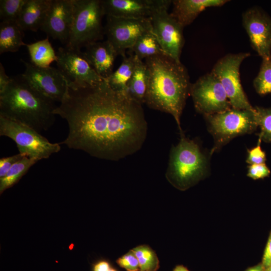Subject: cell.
Returning <instances> with one entry per match:
<instances>
[{
	"label": "cell",
	"mask_w": 271,
	"mask_h": 271,
	"mask_svg": "<svg viewBox=\"0 0 271 271\" xmlns=\"http://www.w3.org/2000/svg\"><path fill=\"white\" fill-rule=\"evenodd\" d=\"M108 271H117L115 269L111 267Z\"/></svg>",
	"instance_id": "obj_40"
},
{
	"label": "cell",
	"mask_w": 271,
	"mask_h": 271,
	"mask_svg": "<svg viewBox=\"0 0 271 271\" xmlns=\"http://www.w3.org/2000/svg\"><path fill=\"white\" fill-rule=\"evenodd\" d=\"M54 113L68 126L60 145L100 159L115 161L131 155L141 149L147 136L142 104L115 91L106 79L93 86L67 83Z\"/></svg>",
	"instance_id": "obj_1"
},
{
	"label": "cell",
	"mask_w": 271,
	"mask_h": 271,
	"mask_svg": "<svg viewBox=\"0 0 271 271\" xmlns=\"http://www.w3.org/2000/svg\"><path fill=\"white\" fill-rule=\"evenodd\" d=\"M245 271H265V269L261 263L250 267Z\"/></svg>",
	"instance_id": "obj_37"
},
{
	"label": "cell",
	"mask_w": 271,
	"mask_h": 271,
	"mask_svg": "<svg viewBox=\"0 0 271 271\" xmlns=\"http://www.w3.org/2000/svg\"><path fill=\"white\" fill-rule=\"evenodd\" d=\"M23 30L17 21H2L0 24V54L15 52L26 45Z\"/></svg>",
	"instance_id": "obj_21"
},
{
	"label": "cell",
	"mask_w": 271,
	"mask_h": 271,
	"mask_svg": "<svg viewBox=\"0 0 271 271\" xmlns=\"http://www.w3.org/2000/svg\"><path fill=\"white\" fill-rule=\"evenodd\" d=\"M105 15L102 0H74L73 21L66 47L78 50L102 40Z\"/></svg>",
	"instance_id": "obj_5"
},
{
	"label": "cell",
	"mask_w": 271,
	"mask_h": 271,
	"mask_svg": "<svg viewBox=\"0 0 271 271\" xmlns=\"http://www.w3.org/2000/svg\"><path fill=\"white\" fill-rule=\"evenodd\" d=\"M83 52L85 58L100 76L106 79L113 72V63L117 54L107 40L88 45Z\"/></svg>",
	"instance_id": "obj_17"
},
{
	"label": "cell",
	"mask_w": 271,
	"mask_h": 271,
	"mask_svg": "<svg viewBox=\"0 0 271 271\" xmlns=\"http://www.w3.org/2000/svg\"><path fill=\"white\" fill-rule=\"evenodd\" d=\"M57 56L58 69L68 83L93 86L105 79L96 73L81 50L60 47Z\"/></svg>",
	"instance_id": "obj_11"
},
{
	"label": "cell",
	"mask_w": 271,
	"mask_h": 271,
	"mask_svg": "<svg viewBox=\"0 0 271 271\" xmlns=\"http://www.w3.org/2000/svg\"><path fill=\"white\" fill-rule=\"evenodd\" d=\"M136 57L133 71L127 84V93L132 99L143 104L145 102L149 72L145 62Z\"/></svg>",
	"instance_id": "obj_20"
},
{
	"label": "cell",
	"mask_w": 271,
	"mask_h": 271,
	"mask_svg": "<svg viewBox=\"0 0 271 271\" xmlns=\"http://www.w3.org/2000/svg\"><path fill=\"white\" fill-rule=\"evenodd\" d=\"M129 50L142 60L165 54L152 29L141 35Z\"/></svg>",
	"instance_id": "obj_24"
},
{
	"label": "cell",
	"mask_w": 271,
	"mask_h": 271,
	"mask_svg": "<svg viewBox=\"0 0 271 271\" xmlns=\"http://www.w3.org/2000/svg\"><path fill=\"white\" fill-rule=\"evenodd\" d=\"M12 80V78L7 75L2 63H0V94L5 91Z\"/></svg>",
	"instance_id": "obj_34"
},
{
	"label": "cell",
	"mask_w": 271,
	"mask_h": 271,
	"mask_svg": "<svg viewBox=\"0 0 271 271\" xmlns=\"http://www.w3.org/2000/svg\"><path fill=\"white\" fill-rule=\"evenodd\" d=\"M242 25L252 48L262 58H271V17L261 8L252 7L242 15Z\"/></svg>",
	"instance_id": "obj_14"
},
{
	"label": "cell",
	"mask_w": 271,
	"mask_h": 271,
	"mask_svg": "<svg viewBox=\"0 0 271 271\" xmlns=\"http://www.w3.org/2000/svg\"><path fill=\"white\" fill-rule=\"evenodd\" d=\"M38 162L25 156L14 164L6 176L0 179V194L17 184L29 169Z\"/></svg>",
	"instance_id": "obj_25"
},
{
	"label": "cell",
	"mask_w": 271,
	"mask_h": 271,
	"mask_svg": "<svg viewBox=\"0 0 271 271\" xmlns=\"http://www.w3.org/2000/svg\"><path fill=\"white\" fill-rule=\"evenodd\" d=\"M145 62L149 72L145 103L172 115L180 135L183 134L180 119L191 85L186 68L165 54L147 58Z\"/></svg>",
	"instance_id": "obj_2"
},
{
	"label": "cell",
	"mask_w": 271,
	"mask_h": 271,
	"mask_svg": "<svg viewBox=\"0 0 271 271\" xmlns=\"http://www.w3.org/2000/svg\"><path fill=\"white\" fill-rule=\"evenodd\" d=\"M262 264L265 269L271 265V233L269 234L264 249Z\"/></svg>",
	"instance_id": "obj_35"
},
{
	"label": "cell",
	"mask_w": 271,
	"mask_h": 271,
	"mask_svg": "<svg viewBox=\"0 0 271 271\" xmlns=\"http://www.w3.org/2000/svg\"><path fill=\"white\" fill-rule=\"evenodd\" d=\"M152 29L150 19L107 16L104 33L117 55L124 57L125 50H129L141 35Z\"/></svg>",
	"instance_id": "obj_10"
},
{
	"label": "cell",
	"mask_w": 271,
	"mask_h": 271,
	"mask_svg": "<svg viewBox=\"0 0 271 271\" xmlns=\"http://www.w3.org/2000/svg\"><path fill=\"white\" fill-rule=\"evenodd\" d=\"M26 0H1L0 19L2 21H17Z\"/></svg>",
	"instance_id": "obj_29"
},
{
	"label": "cell",
	"mask_w": 271,
	"mask_h": 271,
	"mask_svg": "<svg viewBox=\"0 0 271 271\" xmlns=\"http://www.w3.org/2000/svg\"><path fill=\"white\" fill-rule=\"evenodd\" d=\"M254 109L260 128L259 138L262 141L271 143V107L255 106Z\"/></svg>",
	"instance_id": "obj_28"
},
{
	"label": "cell",
	"mask_w": 271,
	"mask_h": 271,
	"mask_svg": "<svg viewBox=\"0 0 271 271\" xmlns=\"http://www.w3.org/2000/svg\"><path fill=\"white\" fill-rule=\"evenodd\" d=\"M208 164L198 144L183 134L171 149L166 176L175 187L185 190L205 175Z\"/></svg>",
	"instance_id": "obj_4"
},
{
	"label": "cell",
	"mask_w": 271,
	"mask_h": 271,
	"mask_svg": "<svg viewBox=\"0 0 271 271\" xmlns=\"http://www.w3.org/2000/svg\"><path fill=\"white\" fill-rule=\"evenodd\" d=\"M164 8L156 12L150 18L152 31L164 53L177 62L184 44L183 28Z\"/></svg>",
	"instance_id": "obj_12"
},
{
	"label": "cell",
	"mask_w": 271,
	"mask_h": 271,
	"mask_svg": "<svg viewBox=\"0 0 271 271\" xmlns=\"http://www.w3.org/2000/svg\"><path fill=\"white\" fill-rule=\"evenodd\" d=\"M270 173V170L265 163L252 164L248 167L247 176L253 180H258L269 176Z\"/></svg>",
	"instance_id": "obj_32"
},
{
	"label": "cell",
	"mask_w": 271,
	"mask_h": 271,
	"mask_svg": "<svg viewBox=\"0 0 271 271\" xmlns=\"http://www.w3.org/2000/svg\"><path fill=\"white\" fill-rule=\"evenodd\" d=\"M229 2L227 0H174L171 15L185 27L191 24L205 9L221 7Z\"/></svg>",
	"instance_id": "obj_18"
},
{
	"label": "cell",
	"mask_w": 271,
	"mask_h": 271,
	"mask_svg": "<svg viewBox=\"0 0 271 271\" xmlns=\"http://www.w3.org/2000/svg\"><path fill=\"white\" fill-rule=\"evenodd\" d=\"M136 255L140 271H157L160 262L155 251L149 246L140 245L131 249Z\"/></svg>",
	"instance_id": "obj_26"
},
{
	"label": "cell",
	"mask_w": 271,
	"mask_h": 271,
	"mask_svg": "<svg viewBox=\"0 0 271 271\" xmlns=\"http://www.w3.org/2000/svg\"><path fill=\"white\" fill-rule=\"evenodd\" d=\"M256 92L260 95L271 93V58L262 59L259 71L253 81Z\"/></svg>",
	"instance_id": "obj_27"
},
{
	"label": "cell",
	"mask_w": 271,
	"mask_h": 271,
	"mask_svg": "<svg viewBox=\"0 0 271 271\" xmlns=\"http://www.w3.org/2000/svg\"><path fill=\"white\" fill-rule=\"evenodd\" d=\"M118 68L106 79L110 87L115 91L127 94V84L132 75L136 61V56L131 54L123 57Z\"/></svg>",
	"instance_id": "obj_22"
},
{
	"label": "cell",
	"mask_w": 271,
	"mask_h": 271,
	"mask_svg": "<svg viewBox=\"0 0 271 271\" xmlns=\"http://www.w3.org/2000/svg\"><path fill=\"white\" fill-rule=\"evenodd\" d=\"M48 37L30 44H26L31 63L36 66L49 67L52 62L57 60V53Z\"/></svg>",
	"instance_id": "obj_23"
},
{
	"label": "cell",
	"mask_w": 271,
	"mask_h": 271,
	"mask_svg": "<svg viewBox=\"0 0 271 271\" xmlns=\"http://www.w3.org/2000/svg\"><path fill=\"white\" fill-rule=\"evenodd\" d=\"M204 117L208 123L209 130L214 139L215 145L211 153L233 138L251 133L258 127L255 109H238L231 107Z\"/></svg>",
	"instance_id": "obj_6"
},
{
	"label": "cell",
	"mask_w": 271,
	"mask_h": 271,
	"mask_svg": "<svg viewBox=\"0 0 271 271\" xmlns=\"http://www.w3.org/2000/svg\"><path fill=\"white\" fill-rule=\"evenodd\" d=\"M248 52L228 54L219 59L211 72L224 89L232 108L253 110L242 88L239 69L242 62L250 56Z\"/></svg>",
	"instance_id": "obj_8"
},
{
	"label": "cell",
	"mask_w": 271,
	"mask_h": 271,
	"mask_svg": "<svg viewBox=\"0 0 271 271\" xmlns=\"http://www.w3.org/2000/svg\"><path fill=\"white\" fill-rule=\"evenodd\" d=\"M0 136L16 144L19 153L38 161L49 158L61 150L60 143H52L32 127L0 116Z\"/></svg>",
	"instance_id": "obj_7"
},
{
	"label": "cell",
	"mask_w": 271,
	"mask_h": 271,
	"mask_svg": "<svg viewBox=\"0 0 271 271\" xmlns=\"http://www.w3.org/2000/svg\"><path fill=\"white\" fill-rule=\"evenodd\" d=\"M25 70L23 78L37 91L53 101L60 102L66 92L67 82L60 71L49 67L42 68L21 59Z\"/></svg>",
	"instance_id": "obj_13"
},
{
	"label": "cell",
	"mask_w": 271,
	"mask_h": 271,
	"mask_svg": "<svg viewBox=\"0 0 271 271\" xmlns=\"http://www.w3.org/2000/svg\"><path fill=\"white\" fill-rule=\"evenodd\" d=\"M116 262L119 266L125 269L126 271L140 270L138 258L131 249L119 257Z\"/></svg>",
	"instance_id": "obj_30"
},
{
	"label": "cell",
	"mask_w": 271,
	"mask_h": 271,
	"mask_svg": "<svg viewBox=\"0 0 271 271\" xmlns=\"http://www.w3.org/2000/svg\"><path fill=\"white\" fill-rule=\"evenodd\" d=\"M111 268L109 263L105 260H101L95 263L93 271H108Z\"/></svg>",
	"instance_id": "obj_36"
},
{
	"label": "cell",
	"mask_w": 271,
	"mask_h": 271,
	"mask_svg": "<svg viewBox=\"0 0 271 271\" xmlns=\"http://www.w3.org/2000/svg\"><path fill=\"white\" fill-rule=\"evenodd\" d=\"M173 271H189V270L182 265H177Z\"/></svg>",
	"instance_id": "obj_38"
},
{
	"label": "cell",
	"mask_w": 271,
	"mask_h": 271,
	"mask_svg": "<svg viewBox=\"0 0 271 271\" xmlns=\"http://www.w3.org/2000/svg\"><path fill=\"white\" fill-rule=\"evenodd\" d=\"M261 140L258 138L257 144L254 148L248 150L246 162L249 165L265 163L266 161L265 153L261 149Z\"/></svg>",
	"instance_id": "obj_31"
},
{
	"label": "cell",
	"mask_w": 271,
	"mask_h": 271,
	"mask_svg": "<svg viewBox=\"0 0 271 271\" xmlns=\"http://www.w3.org/2000/svg\"><path fill=\"white\" fill-rule=\"evenodd\" d=\"M105 15L132 19H150L159 10L169 8L171 0H102Z\"/></svg>",
	"instance_id": "obj_16"
},
{
	"label": "cell",
	"mask_w": 271,
	"mask_h": 271,
	"mask_svg": "<svg viewBox=\"0 0 271 271\" xmlns=\"http://www.w3.org/2000/svg\"><path fill=\"white\" fill-rule=\"evenodd\" d=\"M138 271H140V270H138Z\"/></svg>",
	"instance_id": "obj_41"
},
{
	"label": "cell",
	"mask_w": 271,
	"mask_h": 271,
	"mask_svg": "<svg viewBox=\"0 0 271 271\" xmlns=\"http://www.w3.org/2000/svg\"><path fill=\"white\" fill-rule=\"evenodd\" d=\"M190 95L196 110L204 116L231 108L221 83L211 72L202 75L191 84Z\"/></svg>",
	"instance_id": "obj_9"
},
{
	"label": "cell",
	"mask_w": 271,
	"mask_h": 271,
	"mask_svg": "<svg viewBox=\"0 0 271 271\" xmlns=\"http://www.w3.org/2000/svg\"><path fill=\"white\" fill-rule=\"evenodd\" d=\"M74 0H52L40 29L54 39L68 42L73 21Z\"/></svg>",
	"instance_id": "obj_15"
},
{
	"label": "cell",
	"mask_w": 271,
	"mask_h": 271,
	"mask_svg": "<svg viewBox=\"0 0 271 271\" xmlns=\"http://www.w3.org/2000/svg\"><path fill=\"white\" fill-rule=\"evenodd\" d=\"M52 0H26L17 21L23 31L37 32L40 29Z\"/></svg>",
	"instance_id": "obj_19"
},
{
	"label": "cell",
	"mask_w": 271,
	"mask_h": 271,
	"mask_svg": "<svg viewBox=\"0 0 271 271\" xmlns=\"http://www.w3.org/2000/svg\"><path fill=\"white\" fill-rule=\"evenodd\" d=\"M265 271H271V265L265 269Z\"/></svg>",
	"instance_id": "obj_39"
},
{
	"label": "cell",
	"mask_w": 271,
	"mask_h": 271,
	"mask_svg": "<svg viewBox=\"0 0 271 271\" xmlns=\"http://www.w3.org/2000/svg\"><path fill=\"white\" fill-rule=\"evenodd\" d=\"M24 156L20 153L0 159V179L7 174L11 168Z\"/></svg>",
	"instance_id": "obj_33"
},
{
	"label": "cell",
	"mask_w": 271,
	"mask_h": 271,
	"mask_svg": "<svg viewBox=\"0 0 271 271\" xmlns=\"http://www.w3.org/2000/svg\"><path fill=\"white\" fill-rule=\"evenodd\" d=\"M54 102L37 91L21 74L12 78L9 86L0 94V116L40 133L54 123L56 106Z\"/></svg>",
	"instance_id": "obj_3"
}]
</instances>
